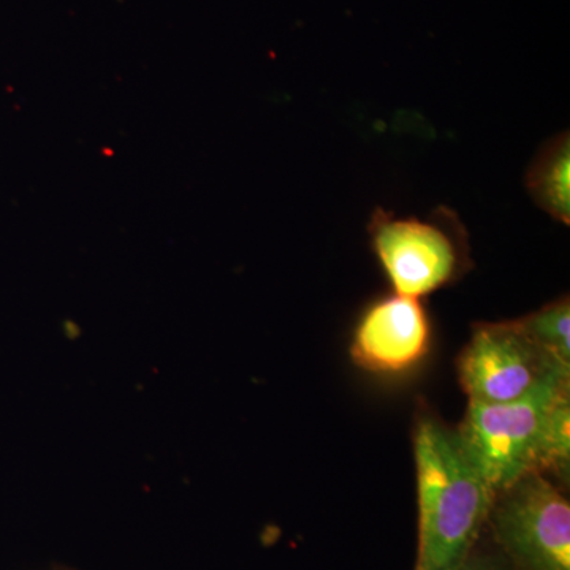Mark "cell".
Returning <instances> with one entry per match:
<instances>
[{
    "instance_id": "obj_1",
    "label": "cell",
    "mask_w": 570,
    "mask_h": 570,
    "mask_svg": "<svg viewBox=\"0 0 570 570\" xmlns=\"http://www.w3.org/2000/svg\"><path fill=\"white\" fill-rule=\"evenodd\" d=\"M419 538L414 570H459L482 538L494 493L461 445L456 428L422 409L412 431Z\"/></svg>"
},
{
    "instance_id": "obj_2",
    "label": "cell",
    "mask_w": 570,
    "mask_h": 570,
    "mask_svg": "<svg viewBox=\"0 0 570 570\" xmlns=\"http://www.w3.org/2000/svg\"><path fill=\"white\" fill-rule=\"evenodd\" d=\"M371 247L395 294L422 299L471 266L466 228L441 206L426 217L376 208L367 223Z\"/></svg>"
},
{
    "instance_id": "obj_3",
    "label": "cell",
    "mask_w": 570,
    "mask_h": 570,
    "mask_svg": "<svg viewBox=\"0 0 570 570\" xmlns=\"http://www.w3.org/2000/svg\"><path fill=\"white\" fill-rule=\"evenodd\" d=\"M485 531L512 570H570V502L547 475L531 472L499 491Z\"/></svg>"
},
{
    "instance_id": "obj_4",
    "label": "cell",
    "mask_w": 570,
    "mask_h": 570,
    "mask_svg": "<svg viewBox=\"0 0 570 570\" xmlns=\"http://www.w3.org/2000/svg\"><path fill=\"white\" fill-rule=\"evenodd\" d=\"M566 390L570 381H554L509 403L468 404L456 433L494 497L523 475L538 472L543 423Z\"/></svg>"
},
{
    "instance_id": "obj_5",
    "label": "cell",
    "mask_w": 570,
    "mask_h": 570,
    "mask_svg": "<svg viewBox=\"0 0 570 570\" xmlns=\"http://www.w3.org/2000/svg\"><path fill=\"white\" fill-rule=\"evenodd\" d=\"M469 403H509L554 381H570V367L542 351L515 321L485 322L472 330L459 358Z\"/></svg>"
},
{
    "instance_id": "obj_6",
    "label": "cell",
    "mask_w": 570,
    "mask_h": 570,
    "mask_svg": "<svg viewBox=\"0 0 570 570\" xmlns=\"http://www.w3.org/2000/svg\"><path fill=\"white\" fill-rule=\"evenodd\" d=\"M433 326L422 299L393 294L363 311L352 333L356 366L377 376H403L425 362Z\"/></svg>"
},
{
    "instance_id": "obj_7",
    "label": "cell",
    "mask_w": 570,
    "mask_h": 570,
    "mask_svg": "<svg viewBox=\"0 0 570 570\" xmlns=\"http://www.w3.org/2000/svg\"><path fill=\"white\" fill-rule=\"evenodd\" d=\"M527 189L540 209L558 223L570 224L569 132L550 138L535 154L527 171Z\"/></svg>"
},
{
    "instance_id": "obj_8",
    "label": "cell",
    "mask_w": 570,
    "mask_h": 570,
    "mask_svg": "<svg viewBox=\"0 0 570 570\" xmlns=\"http://www.w3.org/2000/svg\"><path fill=\"white\" fill-rule=\"evenodd\" d=\"M538 472L568 483L570 472V390L562 392L543 423L538 450Z\"/></svg>"
},
{
    "instance_id": "obj_9",
    "label": "cell",
    "mask_w": 570,
    "mask_h": 570,
    "mask_svg": "<svg viewBox=\"0 0 570 570\" xmlns=\"http://www.w3.org/2000/svg\"><path fill=\"white\" fill-rule=\"evenodd\" d=\"M517 325L551 358L570 367V302L561 296L528 316L515 318Z\"/></svg>"
},
{
    "instance_id": "obj_10",
    "label": "cell",
    "mask_w": 570,
    "mask_h": 570,
    "mask_svg": "<svg viewBox=\"0 0 570 570\" xmlns=\"http://www.w3.org/2000/svg\"><path fill=\"white\" fill-rule=\"evenodd\" d=\"M459 570H512L501 551L491 542L490 535L483 531L482 538L468 554Z\"/></svg>"
},
{
    "instance_id": "obj_11",
    "label": "cell",
    "mask_w": 570,
    "mask_h": 570,
    "mask_svg": "<svg viewBox=\"0 0 570 570\" xmlns=\"http://www.w3.org/2000/svg\"><path fill=\"white\" fill-rule=\"evenodd\" d=\"M58 570H69V569H58Z\"/></svg>"
}]
</instances>
